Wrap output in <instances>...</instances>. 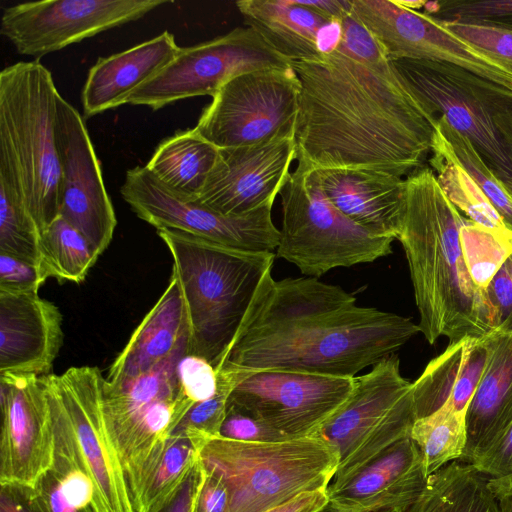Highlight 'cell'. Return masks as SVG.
<instances>
[{
	"label": "cell",
	"instance_id": "obj_1",
	"mask_svg": "<svg viewBox=\"0 0 512 512\" xmlns=\"http://www.w3.org/2000/svg\"><path fill=\"white\" fill-rule=\"evenodd\" d=\"M301 86L296 160L313 169L402 177L431 152L436 118L413 94L352 10L331 52L291 62Z\"/></svg>",
	"mask_w": 512,
	"mask_h": 512
},
{
	"label": "cell",
	"instance_id": "obj_2",
	"mask_svg": "<svg viewBox=\"0 0 512 512\" xmlns=\"http://www.w3.org/2000/svg\"><path fill=\"white\" fill-rule=\"evenodd\" d=\"M420 328L411 319L357 305L314 277L263 276L219 369L355 377L400 349Z\"/></svg>",
	"mask_w": 512,
	"mask_h": 512
},
{
	"label": "cell",
	"instance_id": "obj_3",
	"mask_svg": "<svg viewBox=\"0 0 512 512\" xmlns=\"http://www.w3.org/2000/svg\"><path fill=\"white\" fill-rule=\"evenodd\" d=\"M406 209L401 242L409 265L420 332L433 344L493 332L485 289L473 280L464 257L460 230L464 218L441 189L430 168L405 178Z\"/></svg>",
	"mask_w": 512,
	"mask_h": 512
},
{
	"label": "cell",
	"instance_id": "obj_4",
	"mask_svg": "<svg viewBox=\"0 0 512 512\" xmlns=\"http://www.w3.org/2000/svg\"><path fill=\"white\" fill-rule=\"evenodd\" d=\"M58 96L51 72L38 59L0 72V178L17 193L39 234L59 216Z\"/></svg>",
	"mask_w": 512,
	"mask_h": 512
},
{
	"label": "cell",
	"instance_id": "obj_5",
	"mask_svg": "<svg viewBox=\"0 0 512 512\" xmlns=\"http://www.w3.org/2000/svg\"><path fill=\"white\" fill-rule=\"evenodd\" d=\"M178 278L188 323V354L216 370L276 254L226 247L174 229H158Z\"/></svg>",
	"mask_w": 512,
	"mask_h": 512
},
{
	"label": "cell",
	"instance_id": "obj_6",
	"mask_svg": "<svg viewBox=\"0 0 512 512\" xmlns=\"http://www.w3.org/2000/svg\"><path fill=\"white\" fill-rule=\"evenodd\" d=\"M193 442L203 468L226 485L227 512H266L327 489L339 463L337 452L319 436L256 442L219 435Z\"/></svg>",
	"mask_w": 512,
	"mask_h": 512
},
{
	"label": "cell",
	"instance_id": "obj_7",
	"mask_svg": "<svg viewBox=\"0 0 512 512\" xmlns=\"http://www.w3.org/2000/svg\"><path fill=\"white\" fill-rule=\"evenodd\" d=\"M390 61L427 111L466 136L507 189L512 179V90L453 64Z\"/></svg>",
	"mask_w": 512,
	"mask_h": 512
},
{
	"label": "cell",
	"instance_id": "obj_8",
	"mask_svg": "<svg viewBox=\"0 0 512 512\" xmlns=\"http://www.w3.org/2000/svg\"><path fill=\"white\" fill-rule=\"evenodd\" d=\"M282 221L276 257L318 278L338 267L370 263L391 253L394 239L375 236L324 195L316 171L298 163L280 191Z\"/></svg>",
	"mask_w": 512,
	"mask_h": 512
},
{
	"label": "cell",
	"instance_id": "obj_9",
	"mask_svg": "<svg viewBox=\"0 0 512 512\" xmlns=\"http://www.w3.org/2000/svg\"><path fill=\"white\" fill-rule=\"evenodd\" d=\"M189 342L151 370L119 385L103 381L101 410L128 492L194 405L181 393L177 365Z\"/></svg>",
	"mask_w": 512,
	"mask_h": 512
},
{
	"label": "cell",
	"instance_id": "obj_10",
	"mask_svg": "<svg viewBox=\"0 0 512 512\" xmlns=\"http://www.w3.org/2000/svg\"><path fill=\"white\" fill-rule=\"evenodd\" d=\"M415 420L412 383L401 375L398 357L392 354L355 377L350 398L318 434L338 455L333 480L349 477L410 437Z\"/></svg>",
	"mask_w": 512,
	"mask_h": 512
},
{
	"label": "cell",
	"instance_id": "obj_11",
	"mask_svg": "<svg viewBox=\"0 0 512 512\" xmlns=\"http://www.w3.org/2000/svg\"><path fill=\"white\" fill-rule=\"evenodd\" d=\"M300 92L291 65L243 73L220 87L194 129L219 149L269 141L295 129Z\"/></svg>",
	"mask_w": 512,
	"mask_h": 512
},
{
	"label": "cell",
	"instance_id": "obj_12",
	"mask_svg": "<svg viewBox=\"0 0 512 512\" xmlns=\"http://www.w3.org/2000/svg\"><path fill=\"white\" fill-rule=\"evenodd\" d=\"M290 65L254 29L237 27L212 40L181 47L165 68L131 93L127 104L158 110L182 99L213 97L235 76Z\"/></svg>",
	"mask_w": 512,
	"mask_h": 512
},
{
	"label": "cell",
	"instance_id": "obj_13",
	"mask_svg": "<svg viewBox=\"0 0 512 512\" xmlns=\"http://www.w3.org/2000/svg\"><path fill=\"white\" fill-rule=\"evenodd\" d=\"M354 387L355 377L249 371L232 390L227 407L288 439L314 437L346 404Z\"/></svg>",
	"mask_w": 512,
	"mask_h": 512
},
{
	"label": "cell",
	"instance_id": "obj_14",
	"mask_svg": "<svg viewBox=\"0 0 512 512\" xmlns=\"http://www.w3.org/2000/svg\"><path fill=\"white\" fill-rule=\"evenodd\" d=\"M120 193L133 212L156 230H179L252 252H274L279 244L280 231L272 221V206L241 215H224L197 199L170 190L146 166L126 172Z\"/></svg>",
	"mask_w": 512,
	"mask_h": 512
},
{
	"label": "cell",
	"instance_id": "obj_15",
	"mask_svg": "<svg viewBox=\"0 0 512 512\" xmlns=\"http://www.w3.org/2000/svg\"><path fill=\"white\" fill-rule=\"evenodd\" d=\"M166 0H46L6 7L0 33L19 54L42 57L138 20Z\"/></svg>",
	"mask_w": 512,
	"mask_h": 512
},
{
	"label": "cell",
	"instance_id": "obj_16",
	"mask_svg": "<svg viewBox=\"0 0 512 512\" xmlns=\"http://www.w3.org/2000/svg\"><path fill=\"white\" fill-rule=\"evenodd\" d=\"M352 12L389 60L453 64L512 90V70L445 29L438 19L394 0H352Z\"/></svg>",
	"mask_w": 512,
	"mask_h": 512
},
{
	"label": "cell",
	"instance_id": "obj_17",
	"mask_svg": "<svg viewBox=\"0 0 512 512\" xmlns=\"http://www.w3.org/2000/svg\"><path fill=\"white\" fill-rule=\"evenodd\" d=\"M56 133L62 172L59 216L100 256L112 241L117 219L83 118L60 94Z\"/></svg>",
	"mask_w": 512,
	"mask_h": 512
},
{
	"label": "cell",
	"instance_id": "obj_18",
	"mask_svg": "<svg viewBox=\"0 0 512 512\" xmlns=\"http://www.w3.org/2000/svg\"><path fill=\"white\" fill-rule=\"evenodd\" d=\"M51 377L93 483V512H135L102 415L101 371L91 366L71 367Z\"/></svg>",
	"mask_w": 512,
	"mask_h": 512
},
{
	"label": "cell",
	"instance_id": "obj_19",
	"mask_svg": "<svg viewBox=\"0 0 512 512\" xmlns=\"http://www.w3.org/2000/svg\"><path fill=\"white\" fill-rule=\"evenodd\" d=\"M0 408V483L34 487L54 460L45 376L0 375Z\"/></svg>",
	"mask_w": 512,
	"mask_h": 512
},
{
	"label": "cell",
	"instance_id": "obj_20",
	"mask_svg": "<svg viewBox=\"0 0 512 512\" xmlns=\"http://www.w3.org/2000/svg\"><path fill=\"white\" fill-rule=\"evenodd\" d=\"M296 157L295 129L263 143L219 149L197 200L224 215L273 206Z\"/></svg>",
	"mask_w": 512,
	"mask_h": 512
},
{
	"label": "cell",
	"instance_id": "obj_21",
	"mask_svg": "<svg viewBox=\"0 0 512 512\" xmlns=\"http://www.w3.org/2000/svg\"><path fill=\"white\" fill-rule=\"evenodd\" d=\"M428 476L420 449L410 437L327 488L341 512H405L422 494Z\"/></svg>",
	"mask_w": 512,
	"mask_h": 512
},
{
	"label": "cell",
	"instance_id": "obj_22",
	"mask_svg": "<svg viewBox=\"0 0 512 512\" xmlns=\"http://www.w3.org/2000/svg\"><path fill=\"white\" fill-rule=\"evenodd\" d=\"M59 308L37 292H0V375L47 376L63 345Z\"/></svg>",
	"mask_w": 512,
	"mask_h": 512
},
{
	"label": "cell",
	"instance_id": "obj_23",
	"mask_svg": "<svg viewBox=\"0 0 512 512\" xmlns=\"http://www.w3.org/2000/svg\"><path fill=\"white\" fill-rule=\"evenodd\" d=\"M315 171L324 195L341 213L375 236L398 239L406 209L405 179L372 169Z\"/></svg>",
	"mask_w": 512,
	"mask_h": 512
},
{
	"label": "cell",
	"instance_id": "obj_24",
	"mask_svg": "<svg viewBox=\"0 0 512 512\" xmlns=\"http://www.w3.org/2000/svg\"><path fill=\"white\" fill-rule=\"evenodd\" d=\"M236 6L245 24L290 62L313 60L333 51L342 24L302 0H242Z\"/></svg>",
	"mask_w": 512,
	"mask_h": 512
},
{
	"label": "cell",
	"instance_id": "obj_25",
	"mask_svg": "<svg viewBox=\"0 0 512 512\" xmlns=\"http://www.w3.org/2000/svg\"><path fill=\"white\" fill-rule=\"evenodd\" d=\"M180 48L174 35L164 31L125 51L99 58L82 89L84 117L127 104L131 93L165 68Z\"/></svg>",
	"mask_w": 512,
	"mask_h": 512
},
{
	"label": "cell",
	"instance_id": "obj_26",
	"mask_svg": "<svg viewBox=\"0 0 512 512\" xmlns=\"http://www.w3.org/2000/svg\"><path fill=\"white\" fill-rule=\"evenodd\" d=\"M187 342V310L178 278L172 272L168 286L111 364L105 382L125 383L151 370Z\"/></svg>",
	"mask_w": 512,
	"mask_h": 512
},
{
	"label": "cell",
	"instance_id": "obj_27",
	"mask_svg": "<svg viewBox=\"0 0 512 512\" xmlns=\"http://www.w3.org/2000/svg\"><path fill=\"white\" fill-rule=\"evenodd\" d=\"M485 370L466 412V446L462 461L469 463L512 424V332L487 335Z\"/></svg>",
	"mask_w": 512,
	"mask_h": 512
},
{
	"label": "cell",
	"instance_id": "obj_28",
	"mask_svg": "<svg viewBox=\"0 0 512 512\" xmlns=\"http://www.w3.org/2000/svg\"><path fill=\"white\" fill-rule=\"evenodd\" d=\"M487 357V335L464 337L449 343L412 383L416 419L432 414L446 403L466 415L485 370Z\"/></svg>",
	"mask_w": 512,
	"mask_h": 512
},
{
	"label": "cell",
	"instance_id": "obj_29",
	"mask_svg": "<svg viewBox=\"0 0 512 512\" xmlns=\"http://www.w3.org/2000/svg\"><path fill=\"white\" fill-rule=\"evenodd\" d=\"M218 155L219 148L193 128L164 139L145 166L170 190L197 199Z\"/></svg>",
	"mask_w": 512,
	"mask_h": 512
},
{
	"label": "cell",
	"instance_id": "obj_30",
	"mask_svg": "<svg viewBox=\"0 0 512 512\" xmlns=\"http://www.w3.org/2000/svg\"><path fill=\"white\" fill-rule=\"evenodd\" d=\"M405 512H501L487 477L470 463L453 461L429 475L417 501Z\"/></svg>",
	"mask_w": 512,
	"mask_h": 512
},
{
	"label": "cell",
	"instance_id": "obj_31",
	"mask_svg": "<svg viewBox=\"0 0 512 512\" xmlns=\"http://www.w3.org/2000/svg\"><path fill=\"white\" fill-rule=\"evenodd\" d=\"M197 459V447L188 436L170 435L158 457L145 469L129 492L134 511L157 510Z\"/></svg>",
	"mask_w": 512,
	"mask_h": 512
},
{
	"label": "cell",
	"instance_id": "obj_32",
	"mask_svg": "<svg viewBox=\"0 0 512 512\" xmlns=\"http://www.w3.org/2000/svg\"><path fill=\"white\" fill-rule=\"evenodd\" d=\"M40 266L47 278L82 282L99 256L86 238L58 216L39 239Z\"/></svg>",
	"mask_w": 512,
	"mask_h": 512
},
{
	"label": "cell",
	"instance_id": "obj_33",
	"mask_svg": "<svg viewBox=\"0 0 512 512\" xmlns=\"http://www.w3.org/2000/svg\"><path fill=\"white\" fill-rule=\"evenodd\" d=\"M411 438L421 451L427 476L462 458L466 446V415L450 403L425 417L417 418Z\"/></svg>",
	"mask_w": 512,
	"mask_h": 512
},
{
	"label": "cell",
	"instance_id": "obj_34",
	"mask_svg": "<svg viewBox=\"0 0 512 512\" xmlns=\"http://www.w3.org/2000/svg\"><path fill=\"white\" fill-rule=\"evenodd\" d=\"M430 165L452 204L472 222L499 234H509L500 215L480 187L438 144L432 142Z\"/></svg>",
	"mask_w": 512,
	"mask_h": 512
},
{
	"label": "cell",
	"instance_id": "obj_35",
	"mask_svg": "<svg viewBox=\"0 0 512 512\" xmlns=\"http://www.w3.org/2000/svg\"><path fill=\"white\" fill-rule=\"evenodd\" d=\"M432 142L438 144L480 187L512 233V198L470 140L438 117Z\"/></svg>",
	"mask_w": 512,
	"mask_h": 512
},
{
	"label": "cell",
	"instance_id": "obj_36",
	"mask_svg": "<svg viewBox=\"0 0 512 512\" xmlns=\"http://www.w3.org/2000/svg\"><path fill=\"white\" fill-rule=\"evenodd\" d=\"M39 239L38 228L21 199L0 178V252L40 266Z\"/></svg>",
	"mask_w": 512,
	"mask_h": 512
},
{
	"label": "cell",
	"instance_id": "obj_37",
	"mask_svg": "<svg viewBox=\"0 0 512 512\" xmlns=\"http://www.w3.org/2000/svg\"><path fill=\"white\" fill-rule=\"evenodd\" d=\"M217 372V392L211 398L194 404L182 418L172 434L186 435L195 441L220 435L229 396L249 370L223 366Z\"/></svg>",
	"mask_w": 512,
	"mask_h": 512
},
{
	"label": "cell",
	"instance_id": "obj_38",
	"mask_svg": "<svg viewBox=\"0 0 512 512\" xmlns=\"http://www.w3.org/2000/svg\"><path fill=\"white\" fill-rule=\"evenodd\" d=\"M460 238L469 272L485 289L512 251V233L499 234L466 219Z\"/></svg>",
	"mask_w": 512,
	"mask_h": 512
},
{
	"label": "cell",
	"instance_id": "obj_39",
	"mask_svg": "<svg viewBox=\"0 0 512 512\" xmlns=\"http://www.w3.org/2000/svg\"><path fill=\"white\" fill-rule=\"evenodd\" d=\"M438 21L468 45L512 70V28L460 20Z\"/></svg>",
	"mask_w": 512,
	"mask_h": 512
},
{
	"label": "cell",
	"instance_id": "obj_40",
	"mask_svg": "<svg viewBox=\"0 0 512 512\" xmlns=\"http://www.w3.org/2000/svg\"><path fill=\"white\" fill-rule=\"evenodd\" d=\"M426 14L440 20H460L512 28V0H443L426 2Z\"/></svg>",
	"mask_w": 512,
	"mask_h": 512
},
{
	"label": "cell",
	"instance_id": "obj_41",
	"mask_svg": "<svg viewBox=\"0 0 512 512\" xmlns=\"http://www.w3.org/2000/svg\"><path fill=\"white\" fill-rule=\"evenodd\" d=\"M177 376L182 395L192 404L207 400L217 392V372L204 358L186 353L178 362Z\"/></svg>",
	"mask_w": 512,
	"mask_h": 512
},
{
	"label": "cell",
	"instance_id": "obj_42",
	"mask_svg": "<svg viewBox=\"0 0 512 512\" xmlns=\"http://www.w3.org/2000/svg\"><path fill=\"white\" fill-rule=\"evenodd\" d=\"M493 331L512 332V251L485 288Z\"/></svg>",
	"mask_w": 512,
	"mask_h": 512
},
{
	"label": "cell",
	"instance_id": "obj_43",
	"mask_svg": "<svg viewBox=\"0 0 512 512\" xmlns=\"http://www.w3.org/2000/svg\"><path fill=\"white\" fill-rule=\"evenodd\" d=\"M46 279L39 265L0 252V292H37Z\"/></svg>",
	"mask_w": 512,
	"mask_h": 512
},
{
	"label": "cell",
	"instance_id": "obj_44",
	"mask_svg": "<svg viewBox=\"0 0 512 512\" xmlns=\"http://www.w3.org/2000/svg\"><path fill=\"white\" fill-rule=\"evenodd\" d=\"M469 463L487 478L511 474L512 424Z\"/></svg>",
	"mask_w": 512,
	"mask_h": 512
},
{
	"label": "cell",
	"instance_id": "obj_45",
	"mask_svg": "<svg viewBox=\"0 0 512 512\" xmlns=\"http://www.w3.org/2000/svg\"><path fill=\"white\" fill-rule=\"evenodd\" d=\"M220 436L232 440L256 442L288 439L261 421L228 407Z\"/></svg>",
	"mask_w": 512,
	"mask_h": 512
},
{
	"label": "cell",
	"instance_id": "obj_46",
	"mask_svg": "<svg viewBox=\"0 0 512 512\" xmlns=\"http://www.w3.org/2000/svg\"><path fill=\"white\" fill-rule=\"evenodd\" d=\"M203 478L204 469L198 457L180 484L154 512H193Z\"/></svg>",
	"mask_w": 512,
	"mask_h": 512
},
{
	"label": "cell",
	"instance_id": "obj_47",
	"mask_svg": "<svg viewBox=\"0 0 512 512\" xmlns=\"http://www.w3.org/2000/svg\"><path fill=\"white\" fill-rule=\"evenodd\" d=\"M0 512H46L33 486L0 483Z\"/></svg>",
	"mask_w": 512,
	"mask_h": 512
},
{
	"label": "cell",
	"instance_id": "obj_48",
	"mask_svg": "<svg viewBox=\"0 0 512 512\" xmlns=\"http://www.w3.org/2000/svg\"><path fill=\"white\" fill-rule=\"evenodd\" d=\"M228 503V490L222 479L204 469L203 482L196 497L193 512H227Z\"/></svg>",
	"mask_w": 512,
	"mask_h": 512
},
{
	"label": "cell",
	"instance_id": "obj_49",
	"mask_svg": "<svg viewBox=\"0 0 512 512\" xmlns=\"http://www.w3.org/2000/svg\"><path fill=\"white\" fill-rule=\"evenodd\" d=\"M46 512H86L72 506L65 498L60 483L50 469L34 486Z\"/></svg>",
	"mask_w": 512,
	"mask_h": 512
},
{
	"label": "cell",
	"instance_id": "obj_50",
	"mask_svg": "<svg viewBox=\"0 0 512 512\" xmlns=\"http://www.w3.org/2000/svg\"><path fill=\"white\" fill-rule=\"evenodd\" d=\"M329 502L327 489L303 493L266 512H317Z\"/></svg>",
	"mask_w": 512,
	"mask_h": 512
},
{
	"label": "cell",
	"instance_id": "obj_51",
	"mask_svg": "<svg viewBox=\"0 0 512 512\" xmlns=\"http://www.w3.org/2000/svg\"><path fill=\"white\" fill-rule=\"evenodd\" d=\"M487 486L501 512H512V473L487 478Z\"/></svg>",
	"mask_w": 512,
	"mask_h": 512
},
{
	"label": "cell",
	"instance_id": "obj_52",
	"mask_svg": "<svg viewBox=\"0 0 512 512\" xmlns=\"http://www.w3.org/2000/svg\"><path fill=\"white\" fill-rule=\"evenodd\" d=\"M396 2L406 8L415 10L424 7L425 1H399L396 0Z\"/></svg>",
	"mask_w": 512,
	"mask_h": 512
},
{
	"label": "cell",
	"instance_id": "obj_53",
	"mask_svg": "<svg viewBox=\"0 0 512 512\" xmlns=\"http://www.w3.org/2000/svg\"><path fill=\"white\" fill-rule=\"evenodd\" d=\"M317 512H341V511L338 510L337 508H335L332 504H330L328 502L323 508H321Z\"/></svg>",
	"mask_w": 512,
	"mask_h": 512
},
{
	"label": "cell",
	"instance_id": "obj_54",
	"mask_svg": "<svg viewBox=\"0 0 512 512\" xmlns=\"http://www.w3.org/2000/svg\"><path fill=\"white\" fill-rule=\"evenodd\" d=\"M507 191H508V193L510 194V196L512 198V179H511L510 186L507 188Z\"/></svg>",
	"mask_w": 512,
	"mask_h": 512
}]
</instances>
